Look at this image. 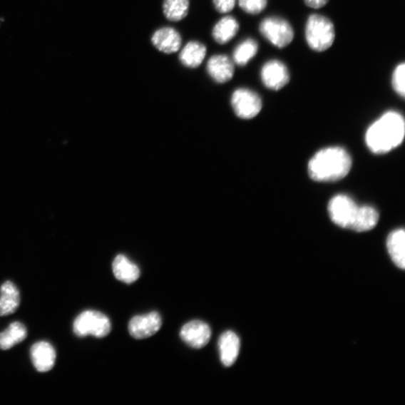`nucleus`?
<instances>
[{
    "mask_svg": "<svg viewBox=\"0 0 405 405\" xmlns=\"http://www.w3.org/2000/svg\"><path fill=\"white\" fill-rule=\"evenodd\" d=\"M404 121L396 111L382 115L367 130L366 143L374 153L383 154L400 145L404 138Z\"/></svg>",
    "mask_w": 405,
    "mask_h": 405,
    "instance_id": "1",
    "label": "nucleus"
},
{
    "mask_svg": "<svg viewBox=\"0 0 405 405\" xmlns=\"http://www.w3.org/2000/svg\"><path fill=\"white\" fill-rule=\"evenodd\" d=\"M352 166L350 155L339 147L317 152L309 163L310 178L317 182H335L349 175Z\"/></svg>",
    "mask_w": 405,
    "mask_h": 405,
    "instance_id": "2",
    "label": "nucleus"
},
{
    "mask_svg": "<svg viewBox=\"0 0 405 405\" xmlns=\"http://www.w3.org/2000/svg\"><path fill=\"white\" fill-rule=\"evenodd\" d=\"M306 40L309 47L317 52L328 50L335 41L334 23L321 14H314L307 20L305 29Z\"/></svg>",
    "mask_w": 405,
    "mask_h": 405,
    "instance_id": "3",
    "label": "nucleus"
},
{
    "mask_svg": "<svg viewBox=\"0 0 405 405\" xmlns=\"http://www.w3.org/2000/svg\"><path fill=\"white\" fill-rule=\"evenodd\" d=\"M111 330L109 318L97 311L83 312L76 318L73 324L74 334L81 338L88 336L104 338L110 334Z\"/></svg>",
    "mask_w": 405,
    "mask_h": 405,
    "instance_id": "4",
    "label": "nucleus"
},
{
    "mask_svg": "<svg viewBox=\"0 0 405 405\" xmlns=\"http://www.w3.org/2000/svg\"><path fill=\"white\" fill-rule=\"evenodd\" d=\"M259 31L272 45L284 48L290 45L294 38L292 26L284 19L269 17L260 22Z\"/></svg>",
    "mask_w": 405,
    "mask_h": 405,
    "instance_id": "5",
    "label": "nucleus"
},
{
    "mask_svg": "<svg viewBox=\"0 0 405 405\" xmlns=\"http://www.w3.org/2000/svg\"><path fill=\"white\" fill-rule=\"evenodd\" d=\"M358 207L349 196L338 195L330 200L328 212L332 222L341 227L351 230Z\"/></svg>",
    "mask_w": 405,
    "mask_h": 405,
    "instance_id": "6",
    "label": "nucleus"
},
{
    "mask_svg": "<svg viewBox=\"0 0 405 405\" xmlns=\"http://www.w3.org/2000/svg\"><path fill=\"white\" fill-rule=\"evenodd\" d=\"M231 106L240 118L252 119L262 109V100L255 91L240 88L236 90L231 97Z\"/></svg>",
    "mask_w": 405,
    "mask_h": 405,
    "instance_id": "7",
    "label": "nucleus"
},
{
    "mask_svg": "<svg viewBox=\"0 0 405 405\" xmlns=\"http://www.w3.org/2000/svg\"><path fill=\"white\" fill-rule=\"evenodd\" d=\"M260 78L267 88L278 91L290 81L291 76L288 68L283 62L271 60L260 70Z\"/></svg>",
    "mask_w": 405,
    "mask_h": 405,
    "instance_id": "8",
    "label": "nucleus"
},
{
    "mask_svg": "<svg viewBox=\"0 0 405 405\" xmlns=\"http://www.w3.org/2000/svg\"><path fill=\"white\" fill-rule=\"evenodd\" d=\"M162 324L160 314L153 312L147 314L134 317L129 322L128 331L130 335L133 338L143 339L155 335L160 329Z\"/></svg>",
    "mask_w": 405,
    "mask_h": 405,
    "instance_id": "9",
    "label": "nucleus"
},
{
    "mask_svg": "<svg viewBox=\"0 0 405 405\" xmlns=\"http://www.w3.org/2000/svg\"><path fill=\"white\" fill-rule=\"evenodd\" d=\"M180 337L192 348L200 349L209 343L211 338V329L205 322L193 321L183 327Z\"/></svg>",
    "mask_w": 405,
    "mask_h": 405,
    "instance_id": "10",
    "label": "nucleus"
},
{
    "mask_svg": "<svg viewBox=\"0 0 405 405\" xmlns=\"http://www.w3.org/2000/svg\"><path fill=\"white\" fill-rule=\"evenodd\" d=\"M207 71L215 82L225 83L232 79L235 76V63L227 55H214L207 62Z\"/></svg>",
    "mask_w": 405,
    "mask_h": 405,
    "instance_id": "11",
    "label": "nucleus"
},
{
    "mask_svg": "<svg viewBox=\"0 0 405 405\" xmlns=\"http://www.w3.org/2000/svg\"><path fill=\"white\" fill-rule=\"evenodd\" d=\"M153 46L167 54L178 52L182 46V37L179 32L172 27L158 29L152 36Z\"/></svg>",
    "mask_w": 405,
    "mask_h": 405,
    "instance_id": "12",
    "label": "nucleus"
},
{
    "mask_svg": "<svg viewBox=\"0 0 405 405\" xmlns=\"http://www.w3.org/2000/svg\"><path fill=\"white\" fill-rule=\"evenodd\" d=\"M31 357L33 364L38 371L47 372L53 368L56 354L50 343L42 341L32 346Z\"/></svg>",
    "mask_w": 405,
    "mask_h": 405,
    "instance_id": "13",
    "label": "nucleus"
},
{
    "mask_svg": "<svg viewBox=\"0 0 405 405\" xmlns=\"http://www.w3.org/2000/svg\"><path fill=\"white\" fill-rule=\"evenodd\" d=\"M219 347L222 364L226 367L233 366L240 352L239 337L234 332L227 331L221 336Z\"/></svg>",
    "mask_w": 405,
    "mask_h": 405,
    "instance_id": "14",
    "label": "nucleus"
},
{
    "mask_svg": "<svg viewBox=\"0 0 405 405\" xmlns=\"http://www.w3.org/2000/svg\"><path fill=\"white\" fill-rule=\"evenodd\" d=\"M20 303L21 294L17 286L10 281L4 283L0 287V316L16 312Z\"/></svg>",
    "mask_w": 405,
    "mask_h": 405,
    "instance_id": "15",
    "label": "nucleus"
},
{
    "mask_svg": "<svg viewBox=\"0 0 405 405\" xmlns=\"http://www.w3.org/2000/svg\"><path fill=\"white\" fill-rule=\"evenodd\" d=\"M113 272L116 278L125 284L135 282L140 274L138 267L123 255H119L113 260Z\"/></svg>",
    "mask_w": 405,
    "mask_h": 405,
    "instance_id": "16",
    "label": "nucleus"
},
{
    "mask_svg": "<svg viewBox=\"0 0 405 405\" xmlns=\"http://www.w3.org/2000/svg\"><path fill=\"white\" fill-rule=\"evenodd\" d=\"M207 48L202 43L192 41L187 43L180 53L181 63L187 68H196L205 59Z\"/></svg>",
    "mask_w": 405,
    "mask_h": 405,
    "instance_id": "17",
    "label": "nucleus"
},
{
    "mask_svg": "<svg viewBox=\"0 0 405 405\" xmlns=\"http://www.w3.org/2000/svg\"><path fill=\"white\" fill-rule=\"evenodd\" d=\"M387 250L394 263L400 269L405 268V233L404 229H398L388 237Z\"/></svg>",
    "mask_w": 405,
    "mask_h": 405,
    "instance_id": "18",
    "label": "nucleus"
},
{
    "mask_svg": "<svg viewBox=\"0 0 405 405\" xmlns=\"http://www.w3.org/2000/svg\"><path fill=\"white\" fill-rule=\"evenodd\" d=\"M240 24L232 16L222 18L213 27L212 38L220 45H225L238 34Z\"/></svg>",
    "mask_w": 405,
    "mask_h": 405,
    "instance_id": "19",
    "label": "nucleus"
},
{
    "mask_svg": "<svg viewBox=\"0 0 405 405\" xmlns=\"http://www.w3.org/2000/svg\"><path fill=\"white\" fill-rule=\"evenodd\" d=\"M379 220V212L374 208L369 206H359L351 230L357 232H365L377 225Z\"/></svg>",
    "mask_w": 405,
    "mask_h": 405,
    "instance_id": "20",
    "label": "nucleus"
},
{
    "mask_svg": "<svg viewBox=\"0 0 405 405\" xmlns=\"http://www.w3.org/2000/svg\"><path fill=\"white\" fill-rule=\"evenodd\" d=\"M27 337V329L21 322L11 323L7 329L0 332V349L6 351L22 342Z\"/></svg>",
    "mask_w": 405,
    "mask_h": 405,
    "instance_id": "21",
    "label": "nucleus"
},
{
    "mask_svg": "<svg viewBox=\"0 0 405 405\" xmlns=\"http://www.w3.org/2000/svg\"><path fill=\"white\" fill-rule=\"evenodd\" d=\"M257 42L253 39L242 41L234 51L233 61L239 66H247L257 55Z\"/></svg>",
    "mask_w": 405,
    "mask_h": 405,
    "instance_id": "22",
    "label": "nucleus"
},
{
    "mask_svg": "<svg viewBox=\"0 0 405 405\" xmlns=\"http://www.w3.org/2000/svg\"><path fill=\"white\" fill-rule=\"evenodd\" d=\"M190 7V0H164L163 12L168 20L177 22L188 16Z\"/></svg>",
    "mask_w": 405,
    "mask_h": 405,
    "instance_id": "23",
    "label": "nucleus"
},
{
    "mask_svg": "<svg viewBox=\"0 0 405 405\" xmlns=\"http://www.w3.org/2000/svg\"><path fill=\"white\" fill-rule=\"evenodd\" d=\"M405 63L399 64L394 69L392 76V86L395 92L401 96H405Z\"/></svg>",
    "mask_w": 405,
    "mask_h": 405,
    "instance_id": "24",
    "label": "nucleus"
},
{
    "mask_svg": "<svg viewBox=\"0 0 405 405\" xmlns=\"http://www.w3.org/2000/svg\"><path fill=\"white\" fill-rule=\"evenodd\" d=\"M242 10L250 14L262 13L267 6V0H238Z\"/></svg>",
    "mask_w": 405,
    "mask_h": 405,
    "instance_id": "25",
    "label": "nucleus"
},
{
    "mask_svg": "<svg viewBox=\"0 0 405 405\" xmlns=\"http://www.w3.org/2000/svg\"><path fill=\"white\" fill-rule=\"evenodd\" d=\"M237 4V0H213V4L217 11L222 14L232 11Z\"/></svg>",
    "mask_w": 405,
    "mask_h": 405,
    "instance_id": "26",
    "label": "nucleus"
},
{
    "mask_svg": "<svg viewBox=\"0 0 405 405\" xmlns=\"http://www.w3.org/2000/svg\"><path fill=\"white\" fill-rule=\"evenodd\" d=\"M307 6L312 9H321L325 6L329 0H304Z\"/></svg>",
    "mask_w": 405,
    "mask_h": 405,
    "instance_id": "27",
    "label": "nucleus"
}]
</instances>
